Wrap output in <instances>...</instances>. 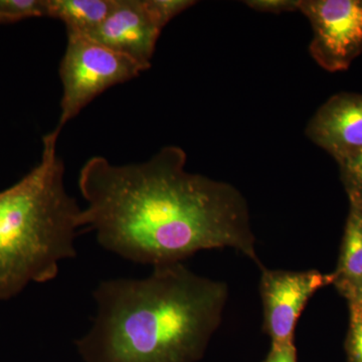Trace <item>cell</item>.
Segmentation results:
<instances>
[{
  "label": "cell",
  "instance_id": "cell-11",
  "mask_svg": "<svg viewBox=\"0 0 362 362\" xmlns=\"http://www.w3.org/2000/svg\"><path fill=\"white\" fill-rule=\"evenodd\" d=\"M337 164L349 201L362 202V149Z\"/></svg>",
  "mask_w": 362,
  "mask_h": 362
},
{
  "label": "cell",
  "instance_id": "cell-15",
  "mask_svg": "<svg viewBox=\"0 0 362 362\" xmlns=\"http://www.w3.org/2000/svg\"><path fill=\"white\" fill-rule=\"evenodd\" d=\"M245 4L259 13H284L299 11L300 0H251Z\"/></svg>",
  "mask_w": 362,
  "mask_h": 362
},
{
  "label": "cell",
  "instance_id": "cell-9",
  "mask_svg": "<svg viewBox=\"0 0 362 362\" xmlns=\"http://www.w3.org/2000/svg\"><path fill=\"white\" fill-rule=\"evenodd\" d=\"M115 4L116 0H47V16L63 21L68 33L88 35Z\"/></svg>",
  "mask_w": 362,
  "mask_h": 362
},
{
  "label": "cell",
  "instance_id": "cell-6",
  "mask_svg": "<svg viewBox=\"0 0 362 362\" xmlns=\"http://www.w3.org/2000/svg\"><path fill=\"white\" fill-rule=\"evenodd\" d=\"M261 272L264 330L271 338V345L291 344L298 320L309 300L319 290L334 284V273L270 270L265 267Z\"/></svg>",
  "mask_w": 362,
  "mask_h": 362
},
{
  "label": "cell",
  "instance_id": "cell-8",
  "mask_svg": "<svg viewBox=\"0 0 362 362\" xmlns=\"http://www.w3.org/2000/svg\"><path fill=\"white\" fill-rule=\"evenodd\" d=\"M305 135L337 162L361 150L362 94L331 96L312 116Z\"/></svg>",
  "mask_w": 362,
  "mask_h": 362
},
{
  "label": "cell",
  "instance_id": "cell-1",
  "mask_svg": "<svg viewBox=\"0 0 362 362\" xmlns=\"http://www.w3.org/2000/svg\"><path fill=\"white\" fill-rule=\"evenodd\" d=\"M187 153L166 146L141 163L86 162L78 188L83 230L106 251L135 264L183 263L207 250H235L259 269L249 206L230 183L189 173Z\"/></svg>",
  "mask_w": 362,
  "mask_h": 362
},
{
  "label": "cell",
  "instance_id": "cell-14",
  "mask_svg": "<svg viewBox=\"0 0 362 362\" xmlns=\"http://www.w3.org/2000/svg\"><path fill=\"white\" fill-rule=\"evenodd\" d=\"M349 308V328L345 350L349 362H362V305L347 300Z\"/></svg>",
  "mask_w": 362,
  "mask_h": 362
},
{
  "label": "cell",
  "instance_id": "cell-10",
  "mask_svg": "<svg viewBox=\"0 0 362 362\" xmlns=\"http://www.w3.org/2000/svg\"><path fill=\"white\" fill-rule=\"evenodd\" d=\"M349 202V211L340 247L335 287L362 281V202Z\"/></svg>",
  "mask_w": 362,
  "mask_h": 362
},
{
  "label": "cell",
  "instance_id": "cell-4",
  "mask_svg": "<svg viewBox=\"0 0 362 362\" xmlns=\"http://www.w3.org/2000/svg\"><path fill=\"white\" fill-rule=\"evenodd\" d=\"M144 71L146 69L133 59L86 35L68 33V45L59 66L63 87L61 115L52 132L59 136L66 123L104 90L132 80Z\"/></svg>",
  "mask_w": 362,
  "mask_h": 362
},
{
  "label": "cell",
  "instance_id": "cell-16",
  "mask_svg": "<svg viewBox=\"0 0 362 362\" xmlns=\"http://www.w3.org/2000/svg\"><path fill=\"white\" fill-rule=\"evenodd\" d=\"M264 362H298L297 349L294 343L271 345L270 352Z\"/></svg>",
  "mask_w": 362,
  "mask_h": 362
},
{
  "label": "cell",
  "instance_id": "cell-7",
  "mask_svg": "<svg viewBox=\"0 0 362 362\" xmlns=\"http://www.w3.org/2000/svg\"><path fill=\"white\" fill-rule=\"evenodd\" d=\"M161 32L143 0H116L109 16L86 37L148 70Z\"/></svg>",
  "mask_w": 362,
  "mask_h": 362
},
{
  "label": "cell",
  "instance_id": "cell-2",
  "mask_svg": "<svg viewBox=\"0 0 362 362\" xmlns=\"http://www.w3.org/2000/svg\"><path fill=\"white\" fill-rule=\"evenodd\" d=\"M93 298L96 316L75 341L83 361L199 362L223 321L228 287L177 263L102 281Z\"/></svg>",
  "mask_w": 362,
  "mask_h": 362
},
{
  "label": "cell",
  "instance_id": "cell-3",
  "mask_svg": "<svg viewBox=\"0 0 362 362\" xmlns=\"http://www.w3.org/2000/svg\"><path fill=\"white\" fill-rule=\"evenodd\" d=\"M58 139L45 135L39 163L0 192V301L54 280L59 264L77 256L82 209L66 192Z\"/></svg>",
  "mask_w": 362,
  "mask_h": 362
},
{
  "label": "cell",
  "instance_id": "cell-13",
  "mask_svg": "<svg viewBox=\"0 0 362 362\" xmlns=\"http://www.w3.org/2000/svg\"><path fill=\"white\" fill-rule=\"evenodd\" d=\"M195 4L192 0H143L147 13L161 30L173 18Z\"/></svg>",
  "mask_w": 362,
  "mask_h": 362
},
{
  "label": "cell",
  "instance_id": "cell-12",
  "mask_svg": "<svg viewBox=\"0 0 362 362\" xmlns=\"http://www.w3.org/2000/svg\"><path fill=\"white\" fill-rule=\"evenodd\" d=\"M0 13L6 23L47 16V0H0Z\"/></svg>",
  "mask_w": 362,
  "mask_h": 362
},
{
  "label": "cell",
  "instance_id": "cell-18",
  "mask_svg": "<svg viewBox=\"0 0 362 362\" xmlns=\"http://www.w3.org/2000/svg\"><path fill=\"white\" fill-rule=\"evenodd\" d=\"M0 23H6V20H4V18L2 16L1 13H0Z\"/></svg>",
  "mask_w": 362,
  "mask_h": 362
},
{
  "label": "cell",
  "instance_id": "cell-5",
  "mask_svg": "<svg viewBox=\"0 0 362 362\" xmlns=\"http://www.w3.org/2000/svg\"><path fill=\"white\" fill-rule=\"evenodd\" d=\"M312 28L309 52L323 70H349L362 54V0H300Z\"/></svg>",
  "mask_w": 362,
  "mask_h": 362
},
{
  "label": "cell",
  "instance_id": "cell-17",
  "mask_svg": "<svg viewBox=\"0 0 362 362\" xmlns=\"http://www.w3.org/2000/svg\"><path fill=\"white\" fill-rule=\"evenodd\" d=\"M337 288L340 294L346 298V300H354L362 305V281L356 284L339 286Z\"/></svg>",
  "mask_w": 362,
  "mask_h": 362
}]
</instances>
